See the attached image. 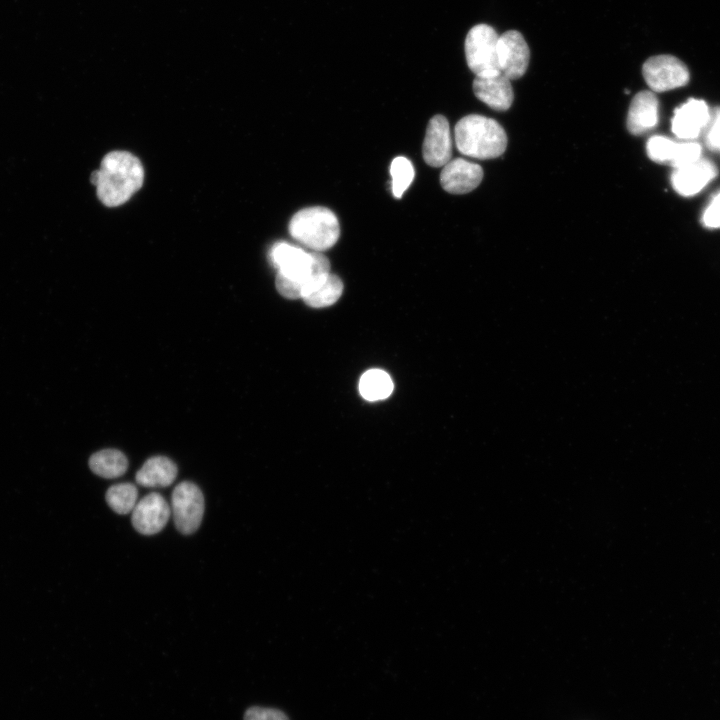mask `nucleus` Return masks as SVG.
Instances as JSON below:
<instances>
[{"label":"nucleus","instance_id":"obj_18","mask_svg":"<svg viewBox=\"0 0 720 720\" xmlns=\"http://www.w3.org/2000/svg\"><path fill=\"white\" fill-rule=\"evenodd\" d=\"M90 469L98 476L112 479L123 475L128 468L126 456L116 449H104L89 459Z\"/></svg>","mask_w":720,"mask_h":720},{"label":"nucleus","instance_id":"obj_19","mask_svg":"<svg viewBox=\"0 0 720 720\" xmlns=\"http://www.w3.org/2000/svg\"><path fill=\"white\" fill-rule=\"evenodd\" d=\"M342 291L343 283L341 279L329 273L319 283L310 288L302 296V299L311 307L322 308L335 303L340 298Z\"/></svg>","mask_w":720,"mask_h":720},{"label":"nucleus","instance_id":"obj_3","mask_svg":"<svg viewBox=\"0 0 720 720\" xmlns=\"http://www.w3.org/2000/svg\"><path fill=\"white\" fill-rule=\"evenodd\" d=\"M454 132L459 152L472 158H497L507 147L504 128L496 120L482 115L471 114L461 118Z\"/></svg>","mask_w":720,"mask_h":720},{"label":"nucleus","instance_id":"obj_16","mask_svg":"<svg viewBox=\"0 0 720 720\" xmlns=\"http://www.w3.org/2000/svg\"><path fill=\"white\" fill-rule=\"evenodd\" d=\"M659 120V101L647 90L638 92L631 100L627 114V129L633 135H641L653 129Z\"/></svg>","mask_w":720,"mask_h":720},{"label":"nucleus","instance_id":"obj_2","mask_svg":"<svg viewBox=\"0 0 720 720\" xmlns=\"http://www.w3.org/2000/svg\"><path fill=\"white\" fill-rule=\"evenodd\" d=\"M90 180L97 188L99 200L108 207H116L141 188L144 170L133 154L113 151L102 159L100 169L91 174Z\"/></svg>","mask_w":720,"mask_h":720},{"label":"nucleus","instance_id":"obj_14","mask_svg":"<svg viewBox=\"0 0 720 720\" xmlns=\"http://www.w3.org/2000/svg\"><path fill=\"white\" fill-rule=\"evenodd\" d=\"M482 178L483 169L480 165L456 158L443 166L440 183L451 194H465L478 187Z\"/></svg>","mask_w":720,"mask_h":720},{"label":"nucleus","instance_id":"obj_10","mask_svg":"<svg viewBox=\"0 0 720 720\" xmlns=\"http://www.w3.org/2000/svg\"><path fill=\"white\" fill-rule=\"evenodd\" d=\"M171 514L166 499L159 493L152 492L144 496L132 511L133 527L143 535L160 532L168 522Z\"/></svg>","mask_w":720,"mask_h":720},{"label":"nucleus","instance_id":"obj_24","mask_svg":"<svg viewBox=\"0 0 720 720\" xmlns=\"http://www.w3.org/2000/svg\"><path fill=\"white\" fill-rule=\"evenodd\" d=\"M244 720H289L284 712L264 707H250L244 715Z\"/></svg>","mask_w":720,"mask_h":720},{"label":"nucleus","instance_id":"obj_5","mask_svg":"<svg viewBox=\"0 0 720 720\" xmlns=\"http://www.w3.org/2000/svg\"><path fill=\"white\" fill-rule=\"evenodd\" d=\"M499 35L487 24L472 27L465 39V56L468 67L480 77L501 73L498 63Z\"/></svg>","mask_w":720,"mask_h":720},{"label":"nucleus","instance_id":"obj_4","mask_svg":"<svg viewBox=\"0 0 720 720\" xmlns=\"http://www.w3.org/2000/svg\"><path fill=\"white\" fill-rule=\"evenodd\" d=\"M290 235L303 246L321 252L338 240L340 226L336 215L325 207L299 210L289 222Z\"/></svg>","mask_w":720,"mask_h":720},{"label":"nucleus","instance_id":"obj_15","mask_svg":"<svg viewBox=\"0 0 720 720\" xmlns=\"http://www.w3.org/2000/svg\"><path fill=\"white\" fill-rule=\"evenodd\" d=\"M473 91L480 101L496 111L508 110L514 100L510 80L502 73L487 77L476 76Z\"/></svg>","mask_w":720,"mask_h":720},{"label":"nucleus","instance_id":"obj_20","mask_svg":"<svg viewBox=\"0 0 720 720\" xmlns=\"http://www.w3.org/2000/svg\"><path fill=\"white\" fill-rule=\"evenodd\" d=\"M393 381L383 370L371 369L360 378L359 391L368 401H378L388 398L393 391Z\"/></svg>","mask_w":720,"mask_h":720},{"label":"nucleus","instance_id":"obj_11","mask_svg":"<svg viewBox=\"0 0 720 720\" xmlns=\"http://www.w3.org/2000/svg\"><path fill=\"white\" fill-rule=\"evenodd\" d=\"M424 161L432 167H441L451 160L452 141L447 119L435 115L428 123L422 148Z\"/></svg>","mask_w":720,"mask_h":720},{"label":"nucleus","instance_id":"obj_21","mask_svg":"<svg viewBox=\"0 0 720 720\" xmlns=\"http://www.w3.org/2000/svg\"><path fill=\"white\" fill-rule=\"evenodd\" d=\"M138 490L131 483L112 485L106 492V501L110 508L118 514L132 512L137 504Z\"/></svg>","mask_w":720,"mask_h":720},{"label":"nucleus","instance_id":"obj_6","mask_svg":"<svg viewBox=\"0 0 720 720\" xmlns=\"http://www.w3.org/2000/svg\"><path fill=\"white\" fill-rule=\"evenodd\" d=\"M171 509L176 528L182 534L194 533L204 514L202 491L192 482L179 483L172 492Z\"/></svg>","mask_w":720,"mask_h":720},{"label":"nucleus","instance_id":"obj_23","mask_svg":"<svg viewBox=\"0 0 720 720\" xmlns=\"http://www.w3.org/2000/svg\"><path fill=\"white\" fill-rule=\"evenodd\" d=\"M703 134L706 147L712 151H720V107L710 111V118Z\"/></svg>","mask_w":720,"mask_h":720},{"label":"nucleus","instance_id":"obj_9","mask_svg":"<svg viewBox=\"0 0 720 720\" xmlns=\"http://www.w3.org/2000/svg\"><path fill=\"white\" fill-rule=\"evenodd\" d=\"M530 50L517 30H508L499 36L498 63L500 72L509 80L522 77L529 64Z\"/></svg>","mask_w":720,"mask_h":720},{"label":"nucleus","instance_id":"obj_13","mask_svg":"<svg viewBox=\"0 0 720 720\" xmlns=\"http://www.w3.org/2000/svg\"><path fill=\"white\" fill-rule=\"evenodd\" d=\"M709 118L706 102L691 98L675 109L671 130L680 139L693 140L703 132Z\"/></svg>","mask_w":720,"mask_h":720},{"label":"nucleus","instance_id":"obj_7","mask_svg":"<svg viewBox=\"0 0 720 720\" xmlns=\"http://www.w3.org/2000/svg\"><path fill=\"white\" fill-rule=\"evenodd\" d=\"M647 85L654 92H665L685 86L689 82L686 65L672 55H657L648 58L642 66Z\"/></svg>","mask_w":720,"mask_h":720},{"label":"nucleus","instance_id":"obj_8","mask_svg":"<svg viewBox=\"0 0 720 720\" xmlns=\"http://www.w3.org/2000/svg\"><path fill=\"white\" fill-rule=\"evenodd\" d=\"M646 151L652 161L676 169L700 159L702 148L693 141L675 142L656 135L648 139Z\"/></svg>","mask_w":720,"mask_h":720},{"label":"nucleus","instance_id":"obj_1","mask_svg":"<svg viewBox=\"0 0 720 720\" xmlns=\"http://www.w3.org/2000/svg\"><path fill=\"white\" fill-rule=\"evenodd\" d=\"M269 256L278 269L276 288L288 299L302 298L330 273L329 260L321 252H307L287 242L275 243Z\"/></svg>","mask_w":720,"mask_h":720},{"label":"nucleus","instance_id":"obj_17","mask_svg":"<svg viewBox=\"0 0 720 720\" xmlns=\"http://www.w3.org/2000/svg\"><path fill=\"white\" fill-rule=\"evenodd\" d=\"M177 476V467L164 456L149 458L135 475L136 482L144 487H167Z\"/></svg>","mask_w":720,"mask_h":720},{"label":"nucleus","instance_id":"obj_25","mask_svg":"<svg viewBox=\"0 0 720 720\" xmlns=\"http://www.w3.org/2000/svg\"><path fill=\"white\" fill-rule=\"evenodd\" d=\"M702 224L706 228H720V192L710 201L702 215Z\"/></svg>","mask_w":720,"mask_h":720},{"label":"nucleus","instance_id":"obj_12","mask_svg":"<svg viewBox=\"0 0 720 720\" xmlns=\"http://www.w3.org/2000/svg\"><path fill=\"white\" fill-rule=\"evenodd\" d=\"M718 175L716 165L706 158H700L690 164L674 169L671 183L674 190L685 197L699 193Z\"/></svg>","mask_w":720,"mask_h":720},{"label":"nucleus","instance_id":"obj_22","mask_svg":"<svg viewBox=\"0 0 720 720\" xmlns=\"http://www.w3.org/2000/svg\"><path fill=\"white\" fill-rule=\"evenodd\" d=\"M390 174L392 193L394 197L401 198L414 179V167L409 159L399 156L392 160Z\"/></svg>","mask_w":720,"mask_h":720}]
</instances>
